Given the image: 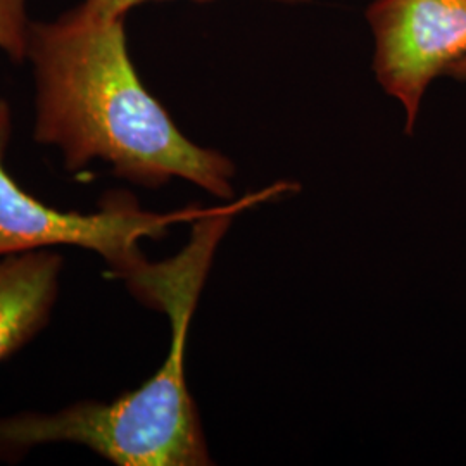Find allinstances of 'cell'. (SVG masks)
Listing matches in <instances>:
<instances>
[{"instance_id":"8","label":"cell","mask_w":466,"mask_h":466,"mask_svg":"<svg viewBox=\"0 0 466 466\" xmlns=\"http://www.w3.org/2000/svg\"><path fill=\"white\" fill-rule=\"evenodd\" d=\"M446 75L451 76V78H454V80H458V82L466 84V57L461 59L460 63H456L454 66H451L450 71Z\"/></svg>"},{"instance_id":"6","label":"cell","mask_w":466,"mask_h":466,"mask_svg":"<svg viewBox=\"0 0 466 466\" xmlns=\"http://www.w3.org/2000/svg\"><path fill=\"white\" fill-rule=\"evenodd\" d=\"M30 28L26 0H0V50L9 59H26Z\"/></svg>"},{"instance_id":"5","label":"cell","mask_w":466,"mask_h":466,"mask_svg":"<svg viewBox=\"0 0 466 466\" xmlns=\"http://www.w3.org/2000/svg\"><path fill=\"white\" fill-rule=\"evenodd\" d=\"M63 271L52 249L0 258V363L34 340L49 323Z\"/></svg>"},{"instance_id":"7","label":"cell","mask_w":466,"mask_h":466,"mask_svg":"<svg viewBox=\"0 0 466 466\" xmlns=\"http://www.w3.org/2000/svg\"><path fill=\"white\" fill-rule=\"evenodd\" d=\"M146 2H161V0H85L84 4L104 16L125 17L134 7L142 5ZM192 2H211V0H192ZM269 2L296 5V4H308L311 0H269Z\"/></svg>"},{"instance_id":"3","label":"cell","mask_w":466,"mask_h":466,"mask_svg":"<svg viewBox=\"0 0 466 466\" xmlns=\"http://www.w3.org/2000/svg\"><path fill=\"white\" fill-rule=\"evenodd\" d=\"M13 134V113L0 99V258L28 250L73 246L99 254L109 273L123 280L146 256L142 238H163L175 223L202 217L208 209L152 213L140 208L130 192H109L99 211H61L23 190L5 169L4 159Z\"/></svg>"},{"instance_id":"4","label":"cell","mask_w":466,"mask_h":466,"mask_svg":"<svg viewBox=\"0 0 466 466\" xmlns=\"http://www.w3.org/2000/svg\"><path fill=\"white\" fill-rule=\"evenodd\" d=\"M367 21L375 78L411 134L429 86L466 57V0H371Z\"/></svg>"},{"instance_id":"1","label":"cell","mask_w":466,"mask_h":466,"mask_svg":"<svg viewBox=\"0 0 466 466\" xmlns=\"http://www.w3.org/2000/svg\"><path fill=\"white\" fill-rule=\"evenodd\" d=\"M35 142L61 152L67 171L92 161L117 178L157 188L175 178L232 199L235 167L182 134L138 76L125 17L80 4L50 23H32Z\"/></svg>"},{"instance_id":"2","label":"cell","mask_w":466,"mask_h":466,"mask_svg":"<svg viewBox=\"0 0 466 466\" xmlns=\"http://www.w3.org/2000/svg\"><path fill=\"white\" fill-rule=\"evenodd\" d=\"M230 208L192 221L184 249L161 263L144 259L127 277L137 299L167 315L171 344L165 363L132 392L111 402L82 400L54 413L25 411L0 418V461L16 463L49 444L84 446L117 466L211 465L199 411L185 379L190 319L228 232Z\"/></svg>"}]
</instances>
